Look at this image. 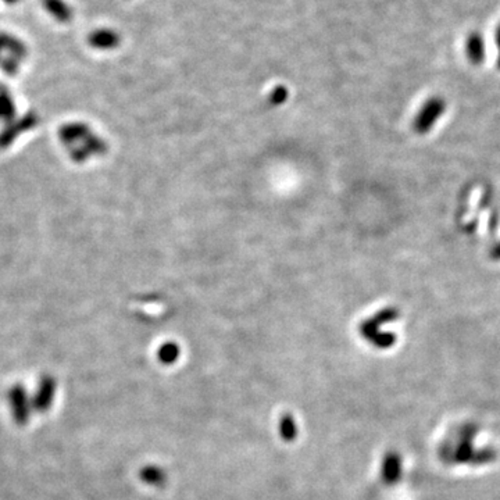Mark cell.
I'll return each mask as SVG.
<instances>
[{"instance_id": "cell-1", "label": "cell", "mask_w": 500, "mask_h": 500, "mask_svg": "<svg viewBox=\"0 0 500 500\" xmlns=\"http://www.w3.org/2000/svg\"><path fill=\"white\" fill-rule=\"evenodd\" d=\"M445 108H446V103L442 98L435 97L427 100V103L421 107L420 113L415 117L414 128L420 134L428 132L439 120V117L445 113Z\"/></svg>"}, {"instance_id": "cell-2", "label": "cell", "mask_w": 500, "mask_h": 500, "mask_svg": "<svg viewBox=\"0 0 500 500\" xmlns=\"http://www.w3.org/2000/svg\"><path fill=\"white\" fill-rule=\"evenodd\" d=\"M8 404L11 415L18 425H25L29 420L32 401L22 385H14L8 391Z\"/></svg>"}, {"instance_id": "cell-3", "label": "cell", "mask_w": 500, "mask_h": 500, "mask_svg": "<svg viewBox=\"0 0 500 500\" xmlns=\"http://www.w3.org/2000/svg\"><path fill=\"white\" fill-rule=\"evenodd\" d=\"M24 53L22 45L7 35H0V66L8 73L17 69V63Z\"/></svg>"}, {"instance_id": "cell-4", "label": "cell", "mask_w": 500, "mask_h": 500, "mask_svg": "<svg viewBox=\"0 0 500 500\" xmlns=\"http://www.w3.org/2000/svg\"><path fill=\"white\" fill-rule=\"evenodd\" d=\"M56 395V381L53 377L46 376L41 380L38 391L34 397L32 401V408L38 413H45L53 403Z\"/></svg>"}, {"instance_id": "cell-5", "label": "cell", "mask_w": 500, "mask_h": 500, "mask_svg": "<svg viewBox=\"0 0 500 500\" xmlns=\"http://www.w3.org/2000/svg\"><path fill=\"white\" fill-rule=\"evenodd\" d=\"M466 53L473 64H481L485 59V43L478 32L470 34L466 41Z\"/></svg>"}, {"instance_id": "cell-6", "label": "cell", "mask_w": 500, "mask_h": 500, "mask_svg": "<svg viewBox=\"0 0 500 500\" xmlns=\"http://www.w3.org/2000/svg\"><path fill=\"white\" fill-rule=\"evenodd\" d=\"M46 10L59 21L66 22L71 18V10L63 0H43Z\"/></svg>"}, {"instance_id": "cell-7", "label": "cell", "mask_w": 500, "mask_h": 500, "mask_svg": "<svg viewBox=\"0 0 500 500\" xmlns=\"http://www.w3.org/2000/svg\"><path fill=\"white\" fill-rule=\"evenodd\" d=\"M117 42V38L113 32L110 31H97L92 36H91V43L95 48L100 49H106V48H111L114 46Z\"/></svg>"}, {"instance_id": "cell-8", "label": "cell", "mask_w": 500, "mask_h": 500, "mask_svg": "<svg viewBox=\"0 0 500 500\" xmlns=\"http://www.w3.org/2000/svg\"><path fill=\"white\" fill-rule=\"evenodd\" d=\"M491 255H492V257H494V259H497V260H500V243L499 245H497V246H495V248L492 249Z\"/></svg>"}, {"instance_id": "cell-9", "label": "cell", "mask_w": 500, "mask_h": 500, "mask_svg": "<svg viewBox=\"0 0 500 500\" xmlns=\"http://www.w3.org/2000/svg\"><path fill=\"white\" fill-rule=\"evenodd\" d=\"M497 45H498V49H499V57H498V66L500 69V24L497 28Z\"/></svg>"}, {"instance_id": "cell-10", "label": "cell", "mask_w": 500, "mask_h": 500, "mask_svg": "<svg viewBox=\"0 0 500 500\" xmlns=\"http://www.w3.org/2000/svg\"><path fill=\"white\" fill-rule=\"evenodd\" d=\"M4 1H7V3H14V1H17V0H4Z\"/></svg>"}]
</instances>
